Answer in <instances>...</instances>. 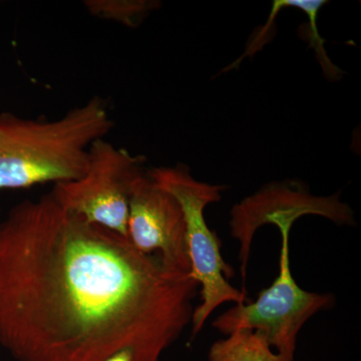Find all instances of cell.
Segmentation results:
<instances>
[{
  "label": "cell",
  "instance_id": "5",
  "mask_svg": "<svg viewBox=\"0 0 361 361\" xmlns=\"http://www.w3.org/2000/svg\"><path fill=\"white\" fill-rule=\"evenodd\" d=\"M145 160L104 137L97 140L90 146L85 174L54 185L51 193L66 212L128 239L130 195L135 180L145 172Z\"/></svg>",
  "mask_w": 361,
  "mask_h": 361
},
{
  "label": "cell",
  "instance_id": "7",
  "mask_svg": "<svg viewBox=\"0 0 361 361\" xmlns=\"http://www.w3.org/2000/svg\"><path fill=\"white\" fill-rule=\"evenodd\" d=\"M127 232L137 251L158 256L170 269L191 271L182 209L148 172L142 173L133 187Z\"/></svg>",
  "mask_w": 361,
  "mask_h": 361
},
{
  "label": "cell",
  "instance_id": "6",
  "mask_svg": "<svg viewBox=\"0 0 361 361\" xmlns=\"http://www.w3.org/2000/svg\"><path fill=\"white\" fill-rule=\"evenodd\" d=\"M305 215L327 218L338 225H355V214L339 195L313 196L302 183L295 180L273 182L261 188L233 207L229 227L233 238L239 242L240 272L245 281L252 242L262 226L279 221L295 223Z\"/></svg>",
  "mask_w": 361,
  "mask_h": 361
},
{
  "label": "cell",
  "instance_id": "2",
  "mask_svg": "<svg viewBox=\"0 0 361 361\" xmlns=\"http://www.w3.org/2000/svg\"><path fill=\"white\" fill-rule=\"evenodd\" d=\"M114 127L103 99L94 97L56 120L0 115V190L70 182L82 177L92 142Z\"/></svg>",
  "mask_w": 361,
  "mask_h": 361
},
{
  "label": "cell",
  "instance_id": "12",
  "mask_svg": "<svg viewBox=\"0 0 361 361\" xmlns=\"http://www.w3.org/2000/svg\"><path fill=\"white\" fill-rule=\"evenodd\" d=\"M0 215H1V209H0Z\"/></svg>",
  "mask_w": 361,
  "mask_h": 361
},
{
  "label": "cell",
  "instance_id": "9",
  "mask_svg": "<svg viewBox=\"0 0 361 361\" xmlns=\"http://www.w3.org/2000/svg\"><path fill=\"white\" fill-rule=\"evenodd\" d=\"M157 0H85L84 6L92 16L137 28L152 11L161 6Z\"/></svg>",
  "mask_w": 361,
  "mask_h": 361
},
{
  "label": "cell",
  "instance_id": "4",
  "mask_svg": "<svg viewBox=\"0 0 361 361\" xmlns=\"http://www.w3.org/2000/svg\"><path fill=\"white\" fill-rule=\"evenodd\" d=\"M291 221H279L281 234L279 274L254 302L236 304L213 322L226 336L238 330H252L265 337L271 348L286 360L294 361L297 336L304 324L319 311L334 304L332 294L304 290L296 283L290 269L289 234Z\"/></svg>",
  "mask_w": 361,
  "mask_h": 361
},
{
  "label": "cell",
  "instance_id": "1",
  "mask_svg": "<svg viewBox=\"0 0 361 361\" xmlns=\"http://www.w3.org/2000/svg\"><path fill=\"white\" fill-rule=\"evenodd\" d=\"M191 273L63 210L51 193L0 220V345L16 361H159L193 316Z\"/></svg>",
  "mask_w": 361,
  "mask_h": 361
},
{
  "label": "cell",
  "instance_id": "3",
  "mask_svg": "<svg viewBox=\"0 0 361 361\" xmlns=\"http://www.w3.org/2000/svg\"><path fill=\"white\" fill-rule=\"evenodd\" d=\"M149 175L178 201L186 226L188 255L191 276L201 287V303L192 316V336L203 329L214 311L228 302H248L246 292L235 288L228 279L234 269L221 253V241L209 228L205 208L222 200L225 187L195 179L185 165L159 167L148 171Z\"/></svg>",
  "mask_w": 361,
  "mask_h": 361
},
{
  "label": "cell",
  "instance_id": "8",
  "mask_svg": "<svg viewBox=\"0 0 361 361\" xmlns=\"http://www.w3.org/2000/svg\"><path fill=\"white\" fill-rule=\"evenodd\" d=\"M209 361H290L274 353L265 337L252 330H238L216 341Z\"/></svg>",
  "mask_w": 361,
  "mask_h": 361
},
{
  "label": "cell",
  "instance_id": "10",
  "mask_svg": "<svg viewBox=\"0 0 361 361\" xmlns=\"http://www.w3.org/2000/svg\"><path fill=\"white\" fill-rule=\"evenodd\" d=\"M327 4L324 0H288L289 7L301 9L307 16L310 28V47L315 49L316 58L319 61L325 77L331 80L341 78L342 71L330 61L324 49V39H322L317 27V18L320 9Z\"/></svg>",
  "mask_w": 361,
  "mask_h": 361
},
{
  "label": "cell",
  "instance_id": "11",
  "mask_svg": "<svg viewBox=\"0 0 361 361\" xmlns=\"http://www.w3.org/2000/svg\"><path fill=\"white\" fill-rule=\"evenodd\" d=\"M104 361H137V355H135L134 349L125 348L118 351Z\"/></svg>",
  "mask_w": 361,
  "mask_h": 361
}]
</instances>
